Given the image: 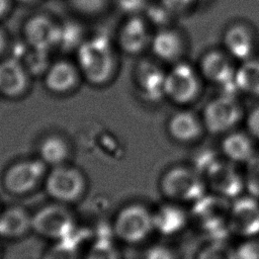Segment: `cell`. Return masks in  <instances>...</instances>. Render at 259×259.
Returning a JSON list of instances; mask_svg holds the SVG:
<instances>
[{"mask_svg": "<svg viewBox=\"0 0 259 259\" xmlns=\"http://www.w3.org/2000/svg\"><path fill=\"white\" fill-rule=\"evenodd\" d=\"M76 61L82 78L95 87L110 83L118 66L115 46L104 35L84 39L77 48Z\"/></svg>", "mask_w": 259, "mask_h": 259, "instance_id": "cell-1", "label": "cell"}, {"mask_svg": "<svg viewBox=\"0 0 259 259\" xmlns=\"http://www.w3.org/2000/svg\"><path fill=\"white\" fill-rule=\"evenodd\" d=\"M232 201L214 193H205L192 203L190 215L198 229L210 240H223L229 230Z\"/></svg>", "mask_w": 259, "mask_h": 259, "instance_id": "cell-2", "label": "cell"}, {"mask_svg": "<svg viewBox=\"0 0 259 259\" xmlns=\"http://www.w3.org/2000/svg\"><path fill=\"white\" fill-rule=\"evenodd\" d=\"M159 187L162 194L173 202H195L206 193L202 175L194 168L175 166L160 178Z\"/></svg>", "mask_w": 259, "mask_h": 259, "instance_id": "cell-3", "label": "cell"}, {"mask_svg": "<svg viewBox=\"0 0 259 259\" xmlns=\"http://www.w3.org/2000/svg\"><path fill=\"white\" fill-rule=\"evenodd\" d=\"M244 115V108L234 93L224 92L205 104L201 119L205 132L211 135H226L234 131Z\"/></svg>", "mask_w": 259, "mask_h": 259, "instance_id": "cell-4", "label": "cell"}, {"mask_svg": "<svg viewBox=\"0 0 259 259\" xmlns=\"http://www.w3.org/2000/svg\"><path fill=\"white\" fill-rule=\"evenodd\" d=\"M202 80L197 67L183 60L175 63L166 74L165 98L180 106L191 104L200 96Z\"/></svg>", "mask_w": 259, "mask_h": 259, "instance_id": "cell-5", "label": "cell"}, {"mask_svg": "<svg viewBox=\"0 0 259 259\" xmlns=\"http://www.w3.org/2000/svg\"><path fill=\"white\" fill-rule=\"evenodd\" d=\"M44 185L52 199L67 204L79 200L84 195L87 180L79 168L63 164L52 167L47 172Z\"/></svg>", "mask_w": 259, "mask_h": 259, "instance_id": "cell-6", "label": "cell"}, {"mask_svg": "<svg viewBox=\"0 0 259 259\" xmlns=\"http://www.w3.org/2000/svg\"><path fill=\"white\" fill-rule=\"evenodd\" d=\"M153 211L140 203L122 207L114 217L112 233L126 244H138L145 241L153 232Z\"/></svg>", "mask_w": 259, "mask_h": 259, "instance_id": "cell-7", "label": "cell"}, {"mask_svg": "<svg viewBox=\"0 0 259 259\" xmlns=\"http://www.w3.org/2000/svg\"><path fill=\"white\" fill-rule=\"evenodd\" d=\"M31 231L52 242L67 240L75 231V219L64 203H51L31 214Z\"/></svg>", "mask_w": 259, "mask_h": 259, "instance_id": "cell-8", "label": "cell"}, {"mask_svg": "<svg viewBox=\"0 0 259 259\" xmlns=\"http://www.w3.org/2000/svg\"><path fill=\"white\" fill-rule=\"evenodd\" d=\"M47 172V165L39 158L19 160L5 170L3 187L13 195L28 194L45 181Z\"/></svg>", "mask_w": 259, "mask_h": 259, "instance_id": "cell-9", "label": "cell"}, {"mask_svg": "<svg viewBox=\"0 0 259 259\" xmlns=\"http://www.w3.org/2000/svg\"><path fill=\"white\" fill-rule=\"evenodd\" d=\"M234 61L224 49H213L201 55L197 69L201 78L208 83L224 89L237 90L234 83L237 67Z\"/></svg>", "mask_w": 259, "mask_h": 259, "instance_id": "cell-10", "label": "cell"}, {"mask_svg": "<svg viewBox=\"0 0 259 259\" xmlns=\"http://www.w3.org/2000/svg\"><path fill=\"white\" fill-rule=\"evenodd\" d=\"M167 71L159 61L140 60L135 68L134 81L138 94L147 102L155 103L165 98Z\"/></svg>", "mask_w": 259, "mask_h": 259, "instance_id": "cell-11", "label": "cell"}, {"mask_svg": "<svg viewBox=\"0 0 259 259\" xmlns=\"http://www.w3.org/2000/svg\"><path fill=\"white\" fill-rule=\"evenodd\" d=\"M206 188L211 193L230 200L236 199L245 189V179L230 163L214 161L202 174Z\"/></svg>", "mask_w": 259, "mask_h": 259, "instance_id": "cell-12", "label": "cell"}, {"mask_svg": "<svg viewBox=\"0 0 259 259\" xmlns=\"http://www.w3.org/2000/svg\"><path fill=\"white\" fill-rule=\"evenodd\" d=\"M223 49L238 62H244L254 57L258 39L255 29L246 21H234L224 30L222 36Z\"/></svg>", "mask_w": 259, "mask_h": 259, "instance_id": "cell-13", "label": "cell"}, {"mask_svg": "<svg viewBox=\"0 0 259 259\" xmlns=\"http://www.w3.org/2000/svg\"><path fill=\"white\" fill-rule=\"evenodd\" d=\"M230 233L242 238L259 236V201L249 196H239L232 201L229 215Z\"/></svg>", "mask_w": 259, "mask_h": 259, "instance_id": "cell-14", "label": "cell"}, {"mask_svg": "<svg viewBox=\"0 0 259 259\" xmlns=\"http://www.w3.org/2000/svg\"><path fill=\"white\" fill-rule=\"evenodd\" d=\"M152 36L150 23L144 15L126 16L117 30L116 45L124 54L136 56L150 48Z\"/></svg>", "mask_w": 259, "mask_h": 259, "instance_id": "cell-15", "label": "cell"}, {"mask_svg": "<svg viewBox=\"0 0 259 259\" xmlns=\"http://www.w3.org/2000/svg\"><path fill=\"white\" fill-rule=\"evenodd\" d=\"M61 25L47 14H35L23 25V37L30 49L50 52L59 46Z\"/></svg>", "mask_w": 259, "mask_h": 259, "instance_id": "cell-16", "label": "cell"}, {"mask_svg": "<svg viewBox=\"0 0 259 259\" xmlns=\"http://www.w3.org/2000/svg\"><path fill=\"white\" fill-rule=\"evenodd\" d=\"M150 49L157 61L173 65L182 61L186 52V40L180 30L169 25L158 28L153 33Z\"/></svg>", "mask_w": 259, "mask_h": 259, "instance_id": "cell-17", "label": "cell"}, {"mask_svg": "<svg viewBox=\"0 0 259 259\" xmlns=\"http://www.w3.org/2000/svg\"><path fill=\"white\" fill-rule=\"evenodd\" d=\"M31 76L16 58H7L0 62V95L8 99H17L26 94Z\"/></svg>", "mask_w": 259, "mask_h": 259, "instance_id": "cell-18", "label": "cell"}, {"mask_svg": "<svg viewBox=\"0 0 259 259\" xmlns=\"http://www.w3.org/2000/svg\"><path fill=\"white\" fill-rule=\"evenodd\" d=\"M42 76L45 87L56 95H68L74 92L83 79L77 64L67 60L51 63Z\"/></svg>", "mask_w": 259, "mask_h": 259, "instance_id": "cell-19", "label": "cell"}, {"mask_svg": "<svg viewBox=\"0 0 259 259\" xmlns=\"http://www.w3.org/2000/svg\"><path fill=\"white\" fill-rule=\"evenodd\" d=\"M205 132L201 115L189 109L174 112L167 120V133L180 144L197 142Z\"/></svg>", "mask_w": 259, "mask_h": 259, "instance_id": "cell-20", "label": "cell"}, {"mask_svg": "<svg viewBox=\"0 0 259 259\" xmlns=\"http://www.w3.org/2000/svg\"><path fill=\"white\" fill-rule=\"evenodd\" d=\"M189 214L179 203L170 201L153 212L155 231L164 236L179 234L188 224Z\"/></svg>", "mask_w": 259, "mask_h": 259, "instance_id": "cell-21", "label": "cell"}, {"mask_svg": "<svg viewBox=\"0 0 259 259\" xmlns=\"http://www.w3.org/2000/svg\"><path fill=\"white\" fill-rule=\"evenodd\" d=\"M223 155L231 162L249 163L256 157L253 137L247 132L232 131L225 135L221 143Z\"/></svg>", "mask_w": 259, "mask_h": 259, "instance_id": "cell-22", "label": "cell"}, {"mask_svg": "<svg viewBox=\"0 0 259 259\" xmlns=\"http://www.w3.org/2000/svg\"><path fill=\"white\" fill-rule=\"evenodd\" d=\"M31 231V214L23 207L13 205L0 211V237L18 240Z\"/></svg>", "mask_w": 259, "mask_h": 259, "instance_id": "cell-23", "label": "cell"}, {"mask_svg": "<svg viewBox=\"0 0 259 259\" xmlns=\"http://www.w3.org/2000/svg\"><path fill=\"white\" fill-rule=\"evenodd\" d=\"M70 154L68 141L58 134L46 136L38 145V158L51 168L66 164Z\"/></svg>", "mask_w": 259, "mask_h": 259, "instance_id": "cell-24", "label": "cell"}, {"mask_svg": "<svg viewBox=\"0 0 259 259\" xmlns=\"http://www.w3.org/2000/svg\"><path fill=\"white\" fill-rule=\"evenodd\" d=\"M234 83L237 91L259 97V59L253 57L241 62L236 69Z\"/></svg>", "mask_w": 259, "mask_h": 259, "instance_id": "cell-25", "label": "cell"}, {"mask_svg": "<svg viewBox=\"0 0 259 259\" xmlns=\"http://www.w3.org/2000/svg\"><path fill=\"white\" fill-rule=\"evenodd\" d=\"M195 259H238L237 250L226 239L210 240L197 253Z\"/></svg>", "mask_w": 259, "mask_h": 259, "instance_id": "cell-26", "label": "cell"}, {"mask_svg": "<svg viewBox=\"0 0 259 259\" xmlns=\"http://www.w3.org/2000/svg\"><path fill=\"white\" fill-rule=\"evenodd\" d=\"M41 259H81L78 248L71 238L56 241L44 252Z\"/></svg>", "mask_w": 259, "mask_h": 259, "instance_id": "cell-27", "label": "cell"}, {"mask_svg": "<svg viewBox=\"0 0 259 259\" xmlns=\"http://www.w3.org/2000/svg\"><path fill=\"white\" fill-rule=\"evenodd\" d=\"M21 62L30 74V76L44 75L51 65L49 59V52L38 51L34 49H30V51L25 54Z\"/></svg>", "mask_w": 259, "mask_h": 259, "instance_id": "cell-28", "label": "cell"}, {"mask_svg": "<svg viewBox=\"0 0 259 259\" xmlns=\"http://www.w3.org/2000/svg\"><path fill=\"white\" fill-rule=\"evenodd\" d=\"M84 259H119V255L110 240L102 239L92 245Z\"/></svg>", "mask_w": 259, "mask_h": 259, "instance_id": "cell-29", "label": "cell"}, {"mask_svg": "<svg viewBox=\"0 0 259 259\" xmlns=\"http://www.w3.org/2000/svg\"><path fill=\"white\" fill-rule=\"evenodd\" d=\"M145 13L146 15H144V17L147 19L150 25H157L158 28L169 26V20L173 16L161 2L159 4L150 3L145 10Z\"/></svg>", "mask_w": 259, "mask_h": 259, "instance_id": "cell-30", "label": "cell"}, {"mask_svg": "<svg viewBox=\"0 0 259 259\" xmlns=\"http://www.w3.org/2000/svg\"><path fill=\"white\" fill-rule=\"evenodd\" d=\"M245 189L255 198H259V156H256L247 164V171L244 177Z\"/></svg>", "mask_w": 259, "mask_h": 259, "instance_id": "cell-31", "label": "cell"}, {"mask_svg": "<svg viewBox=\"0 0 259 259\" xmlns=\"http://www.w3.org/2000/svg\"><path fill=\"white\" fill-rule=\"evenodd\" d=\"M236 250L238 259H259V236L245 239Z\"/></svg>", "mask_w": 259, "mask_h": 259, "instance_id": "cell-32", "label": "cell"}, {"mask_svg": "<svg viewBox=\"0 0 259 259\" xmlns=\"http://www.w3.org/2000/svg\"><path fill=\"white\" fill-rule=\"evenodd\" d=\"M119 11L126 16L141 15L147 9L149 0H115Z\"/></svg>", "mask_w": 259, "mask_h": 259, "instance_id": "cell-33", "label": "cell"}, {"mask_svg": "<svg viewBox=\"0 0 259 259\" xmlns=\"http://www.w3.org/2000/svg\"><path fill=\"white\" fill-rule=\"evenodd\" d=\"M160 2L174 16L189 12L196 6L199 0H161Z\"/></svg>", "mask_w": 259, "mask_h": 259, "instance_id": "cell-34", "label": "cell"}, {"mask_svg": "<svg viewBox=\"0 0 259 259\" xmlns=\"http://www.w3.org/2000/svg\"><path fill=\"white\" fill-rule=\"evenodd\" d=\"M246 126L253 139L259 141V105L253 107L246 115Z\"/></svg>", "mask_w": 259, "mask_h": 259, "instance_id": "cell-35", "label": "cell"}, {"mask_svg": "<svg viewBox=\"0 0 259 259\" xmlns=\"http://www.w3.org/2000/svg\"><path fill=\"white\" fill-rule=\"evenodd\" d=\"M144 259H176L173 251L163 245H155L149 248Z\"/></svg>", "mask_w": 259, "mask_h": 259, "instance_id": "cell-36", "label": "cell"}, {"mask_svg": "<svg viewBox=\"0 0 259 259\" xmlns=\"http://www.w3.org/2000/svg\"><path fill=\"white\" fill-rule=\"evenodd\" d=\"M74 3L87 12L100 11L106 4L107 0H73Z\"/></svg>", "mask_w": 259, "mask_h": 259, "instance_id": "cell-37", "label": "cell"}, {"mask_svg": "<svg viewBox=\"0 0 259 259\" xmlns=\"http://www.w3.org/2000/svg\"><path fill=\"white\" fill-rule=\"evenodd\" d=\"M13 0H0V19L4 18L11 9Z\"/></svg>", "mask_w": 259, "mask_h": 259, "instance_id": "cell-38", "label": "cell"}, {"mask_svg": "<svg viewBox=\"0 0 259 259\" xmlns=\"http://www.w3.org/2000/svg\"><path fill=\"white\" fill-rule=\"evenodd\" d=\"M8 47V38L5 31L0 27V56L5 52Z\"/></svg>", "mask_w": 259, "mask_h": 259, "instance_id": "cell-39", "label": "cell"}, {"mask_svg": "<svg viewBox=\"0 0 259 259\" xmlns=\"http://www.w3.org/2000/svg\"><path fill=\"white\" fill-rule=\"evenodd\" d=\"M15 1H17L19 3H23V4H31V3H35V2H37L39 0H15Z\"/></svg>", "mask_w": 259, "mask_h": 259, "instance_id": "cell-40", "label": "cell"}]
</instances>
